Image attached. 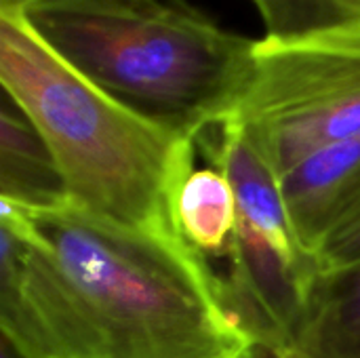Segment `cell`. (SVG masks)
Masks as SVG:
<instances>
[{"instance_id":"cell-1","label":"cell","mask_w":360,"mask_h":358,"mask_svg":"<svg viewBox=\"0 0 360 358\" xmlns=\"http://www.w3.org/2000/svg\"><path fill=\"white\" fill-rule=\"evenodd\" d=\"M0 331L21 358H257L171 224L0 200Z\"/></svg>"},{"instance_id":"cell-2","label":"cell","mask_w":360,"mask_h":358,"mask_svg":"<svg viewBox=\"0 0 360 358\" xmlns=\"http://www.w3.org/2000/svg\"><path fill=\"white\" fill-rule=\"evenodd\" d=\"M15 8L101 91L186 135L219 124L253 70L257 38L188 0H40Z\"/></svg>"},{"instance_id":"cell-3","label":"cell","mask_w":360,"mask_h":358,"mask_svg":"<svg viewBox=\"0 0 360 358\" xmlns=\"http://www.w3.org/2000/svg\"><path fill=\"white\" fill-rule=\"evenodd\" d=\"M0 82L44 139L72 205L135 228L171 224L169 188L196 135L101 91L42 42L15 6H0Z\"/></svg>"},{"instance_id":"cell-4","label":"cell","mask_w":360,"mask_h":358,"mask_svg":"<svg viewBox=\"0 0 360 358\" xmlns=\"http://www.w3.org/2000/svg\"><path fill=\"white\" fill-rule=\"evenodd\" d=\"M221 162L236 198V251L224 300L253 340L257 358L295 346L321 279L316 257L302 243L276 171L230 120L198 133Z\"/></svg>"},{"instance_id":"cell-5","label":"cell","mask_w":360,"mask_h":358,"mask_svg":"<svg viewBox=\"0 0 360 358\" xmlns=\"http://www.w3.org/2000/svg\"><path fill=\"white\" fill-rule=\"evenodd\" d=\"M224 120L245 131L278 177L308 154L359 137L360 27L257 38L251 76Z\"/></svg>"},{"instance_id":"cell-6","label":"cell","mask_w":360,"mask_h":358,"mask_svg":"<svg viewBox=\"0 0 360 358\" xmlns=\"http://www.w3.org/2000/svg\"><path fill=\"white\" fill-rule=\"evenodd\" d=\"M167 211L175 234L209 266L224 289L234 264L238 211L221 162L198 135L192 137L177 165Z\"/></svg>"},{"instance_id":"cell-7","label":"cell","mask_w":360,"mask_h":358,"mask_svg":"<svg viewBox=\"0 0 360 358\" xmlns=\"http://www.w3.org/2000/svg\"><path fill=\"white\" fill-rule=\"evenodd\" d=\"M278 179L293 226L316 257L323 236L360 198V135L308 154Z\"/></svg>"},{"instance_id":"cell-8","label":"cell","mask_w":360,"mask_h":358,"mask_svg":"<svg viewBox=\"0 0 360 358\" xmlns=\"http://www.w3.org/2000/svg\"><path fill=\"white\" fill-rule=\"evenodd\" d=\"M0 200L23 209H53L68 203L53 154L6 95L0 110Z\"/></svg>"},{"instance_id":"cell-9","label":"cell","mask_w":360,"mask_h":358,"mask_svg":"<svg viewBox=\"0 0 360 358\" xmlns=\"http://www.w3.org/2000/svg\"><path fill=\"white\" fill-rule=\"evenodd\" d=\"M291 350L304 358L360 357V264L319 279Z\"/></svg>"},{"instance_id":"cell-10","label":"cell","mask_w":360,"mask_h":358,"mask_svg":"<svg viewBox=\"0 0 360 358\" xmlns=\"http://www.w3.org/2000/svg\"><path fill=\"white\" fill-rule=\"evenodd\" d=\"M264 36L302 38L360 27V0H249Z\"/></svg>"},{"instance_id":"cell-11","label":"cell","mask_w":360,"mask_h":358,"mask_svg":"<svg viewBox=\"0 0 360 358\" xmlns=\"http://www.w3.org/2000/svg\"><path fill=\"white\" fill-rule=\"evenodd\" d=\"M321 276L360 264V205L344 213L316 247Z\"/></svg>"},{"instance_id":"cell-12","label":"cell","mask_w":360,"mask_h":358,"mask_svg":"<svg viewBox=\"0 0 360 358\" xmlns=\"http://www.w3.org/2000/svg\"><path fill=\"white\" fill-rule=\"evenodd\" d=\"M0 358H21V354L2 338V340H0Z\"/></svg>"},{"instance_id":"cell-13","label":"cell","mask_w":360,"mask_h":358,"mask_svg":"<svg viewBox=\"0 0 360 358\" xmlns=\"http://www.w3.org/2000/svg\"><path fill=\"white\" fill-rule=\"evenodd\" d=\"M32 2H40V0H0V6H27Z\"/></svg>"},{"instance_id":"cell-14","label":"cell","mask_w":360,"mask_h":358,"mask_svg":"<svg viewBox=\"0 0 360 358\" xmlns=\"http://www.w3.org/2000/svg\"><path fill=\"white\" fill-rule=\"evenodd\" d=\"M274 358H304V357H302V354H297L295 350H287V352H283V354H278V357H274Z\"/></svg>"}]
</instances>
